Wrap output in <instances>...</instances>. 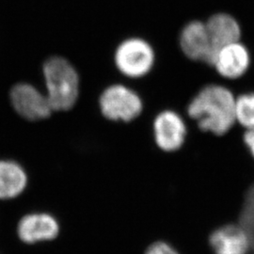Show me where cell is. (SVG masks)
Segmentation results:
<instances>
[{
    "label": "cell",
    "mask_w": 254,
    "mask_h": 254,
    "mask_svg": "<svg viewBox=\"0 0 254 254\" xmlns=\"http://www.w3.org/2000/svg\"><path fill=\"white\" fill-rule=\"evenodd\" d=\"M236 91L226 83L207 82L191 96L184 115L200 133L227 136L236 127Z\"/></svg>",
    "instance_id": "6da1fadb"
},
{
    "label": "cell",
    "mask_w": 254,
    "mask_h": 254,
    "mask_svg": "<svg viewBox=\"0 0 254 254\" xmlns=\"http://www.w3.org/2000/svg\"><path fill=\"white\" fill-rule=\"evenodd\" d=\"M157 63L153 43L140 35L123 38L112 53V65L123 81L137 82L149 76Z\"/></svg>",
    "instance_id": "7a4b0ae2"
},
{
    "label": "cell",
    "mask_w": 254,
    "mask_h": 254,
    "mask_svg": "<svg viewBox=\"0 0 254 254\" xmlns=\"http://www.w3.org/2000/svg\"><path fill=\"white\" fill-rule=\"evenodd\" d=\"M101 116L111 124H132L142 117L145 102L141 93L128 82L109 84L98 97Z\"/></svg>",
    "instance_id": "3957f363"
},
{
    "label": "cell",
    "mask_w": 254,
    "mask_h": 254,
    "mask_svg": "<svg viewBox=\"0 0 254 254\" xmlns=\"http://www.w3.org/2000/svg\"><path fill=\"white\" fill-rule=\"evenodd\" d=\"M44 74L47 99L56 111L73 109L79 96V75L72 64L64 58L54 57L46 61Z\"/></svg>",
    "instance_id": "277c9868"
},
{
    "label": "cell",
    "mask_w": 254,
    "mask_h": 254,
    "mask_svg": "<svg viewBox=\"0 0 254 254\" xmlns=\"http://www.w3.org/2000/svg\"><path fill=\"white\" fill-rule=\"evenodd\" d=\"M190 125L181 111L173 108L158 110L151 121V136L154 146L164 154H175L185 147Z\"/></svg>",
    "instance_id": "5b68a950"
},
{
    "label": "cell",
    "mask_w": 254,
    "mask_h": 254,
    "mask_svg": "<svg viewBox=\"0 0 254 254\" xmlns=\"http://www.w3.org/2000/svg\"><path fill=\"white\" fill-rule=\"evenodd\" d=\"M252 64L251 49L242 40L220 48L215 55L211 69L218 80L235 84L245 78Z\"/></svg>",
    "instance_id": "8992f818"
},
{
    "label": "cell",
    "mask_w": 254,
    "mask_h": 254,
    "mask_svg": "<svg viewBox=\"0 0 254 254\" xmlns=\"http://www.w3.org/2000/svg\"><path fill=\"white\" fill-rule=\"evenodd\" d=\"M177 46L189 62L211 68L214 51L203 20L191 19L185 23L177 34Z\"/></svg>",
    "instance_id": "52a82bcc"
},
{
    "label": "cell",
    "mask_w": 254,
    "mask_h": 254,
    "mask_svg": "<svg viewBox=\"0 0 254 254\" xmlns=\"http://www.w3.org/2000/svg\"><path fill=\"white\" fill-rule=\"evenodd\" d=\"M10 100L19 115L29 121L47 118L52 112L46 95L29 84L15 85L10 91Z\"/></svg>",
    "instance_id": "ba28073f"
},
{
    "label": "cell",
    "mask_w": 254,
    "mask_h": 254,
    "mask_svg": "<svg viewBox=\"0 0 254 254\" xmlns=\"http://www.w3.org/2000/svg\"><path fill=\"white\" fill-rule=\"evenodd\" d=\"M58 220L47 213H31L19 220L16 233L19 239L27 245L52 241L60 235Z\"/></svg>",
    "instance_id": "9c48e42d"
},
{
    "label": "cell",
    "mask_w": 254,
    "mask_h": 254,
    "mask_svg": "<svg viewBox=\"0 0 254 254\" xmlns=\"http://www.w3.org/2000/svg\"><path fill=\"white\" fill-rule=\"evenodd\" d=\"M204 22L214 51V58L223 46L243 40L242 25L232 13L226 11L214 12Z\"/></svg>",
    "instance_id": "30bf717a"
},
{
    "label": "cell",
    "mask_w": 254,
    "mask_h": 254,
    "mask_svg": "<svg viewBox=\"0 0 254 254\" xmlns=\"http://www.w3.org/2000/svg\"><path fill=\"white\" fill-rule=\"evenodd\" d=\"M210 245L215 254H247L251 249L245 231L234 224L214 231L210 236Z\"/></svg>",
    "instance_id": "8fae6325"
},
{
    "label": "cell",
    "mask_w": 254,
    "mask_h": 254,
    "mask_svg": "<svg viewBox=\"0 0 254 254\" xmlns=\"http://www.w3.org/2000/svg\"><path fill=\"white\" fill-rule=\"evenodd\" d=\"M27 184V174L18 164L0 161V200L16 198L25 190Z\"/></svg>",
    "instance_id": "7c38bea8"
},
{
    "label": "cell",
    "mask_w": 254,
    "mask_h": 254,
    "mask_svg": "<svg viewBox=\"0 0 254 254\" xmlns=\"http://www.w3.org/2000/svg\"><path fill=\"white\" fill-rule=\"evenodd\" d=\"M236 127L249 130L254 128V91H242L236 93Z\"/></svg>",
    "instance_id": "4fadbf2b"
},
{
    "label": "cell",
    "mask_w": 254,
    "mask_h": 254,
    "mask_svg": "<svg viewBox=\"0 0 254 254\" xmlns=\"http://www.w3.org/2000/svg\"><path fill=\"white\" fill-rule=\"evenodd\" d=\"M239 225L245 231L251 248L254 251V183L246 191L239 215Z\"/></svg>",
    "instance_id": "5bb4252c"
},
{
    "label": "cell",
    "mask_w": 254,
    "mask_h": 254,
    "mask_svg": "<svg viewBox=\"0 0 254 254\" xmlns=\"http://www.w3.org/2000/svg\"><path fill=\"white\" fill-rule=\"evenodd\" d=\"M145 254H179L172 246L165 242H155L150 246Z\"/></svg>",
    "instance_id": "9a60e30c"
},
{
    "label": "cell",
    "mask_w": 254,
    "mask_h": 254,
    "mask_svg": "<svg viewBox=\"0 0 254 254\" xmlns=\"http://www.w3.org/2000/svg\"><path fill=\"white\" fill-rule=\"evenodd\" d=\"M241 140L245 147L247 153L252 156L254 160V128L244 130L241 134Z\"/></svg>",
    "instance_id": "2e32d148"
}]
</instances>
